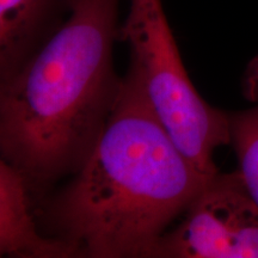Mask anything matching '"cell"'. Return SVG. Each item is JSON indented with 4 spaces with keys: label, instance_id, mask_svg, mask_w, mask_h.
<instances>
[{
    "label": "cell",
    "instance_id": "obj_1",
    "mask_svg": "<svg viewBox=\"0 0 258 258\" xmlns=\"http://www.w3.org/2000/svg\"><path fill=\"white\" fill-rule=\"evenodd\" d=\"M207 180L127 73L91 152L48 205L49 235L77 257L150 258Z\"/></svg>",
    "mask_w": 258,
    "mask_h": 258
},
{
    "label": "cell",
    "instance_id": "obj_2",
    "mask_svg": "<svg viewBox=\"0 0 258 258\" xmlns=\"http://www.w3.org/2000/svg\"><path fill=\"white\" fill-rule=\"evenodd\" d=\"M118 4L70 0L63 23L0 89V152L30 191L74 175L108 122L122 83Z\"/></svg>",
    "mask_w": 258,
    "mask_h": 258
},
{
    "label": "cell",
    "instance_id": "obj_3",
    "mask_svg": "<svg viewBox=\"0 0 258 258\" xmlns=\"http://www.w3.org/2000/svg\"><path fill=\"white\" fill-rule=\"evenodd\" d=\"M117 41L128 44V74L158 120L203 177L219 172L213 154L231 144L228 112L202 98L186 72L161 0H128Z\"/></svg>",
    "mask_w": 258,
    "mask_h": 258
},
{
    "label": "cell",
    "instance_id": "obj_4",
    "mask_svg": "<svg viewBox=\"0 0 258 258\" xmlns=\"http://www.w3.org/2000/svg\"><path fill=\"white\" fill-rule=\"evenodd\" d=\"M150 258H258V205L239 171L208 179Z\"/></svg>",
    "mask_w": 258,
    "mask_h": 258
},
{
    "label": "cell",
    "instance_id": "obj_5",
    "mask_svg": "<svg viewBox=\"0 0 258 258\" xmlns=\"http://www.w3.org/2000/svg\"><path fill=\"white\" fill-rule=\"evenodd\" d=\"M70 0H0V89L63 23Z\"/></svg>",
    "mask_w": 258,
    "mask_h": 258
},
{
    "label": "cell",
    "instance_id": "obj_6",
    "mask_svg": "<svg viewBox=\"0 0 258 258\" xmlns=\"http://www.w3.org/2000/svg\"><path fill=\"white\" fill-rule=\"evenodd\" d=\"M0 257L72 258L70 246L43 234L31 211L30 189L0 152Z\"/></svg>",
    "mask_w": 258,
    "mask_h": 258
},
{
    "label": "cell",
    "instance_id": "obj_7",
    "mask_svg": "<svg viewBox=\"0 0 258 258\" xmlns=\"http://www.w3.org/2000/svg\"><path fill=\"white\" fill-rule=\"evenodd\" d=\"M243 86L252 105L243 111L228 112L231 144L239 160L238 171L258 205V55L245 71Z\"/></svg>",
    "mask_w": 258,
    "mask_h": 258
}]
</instances>
